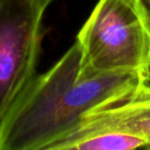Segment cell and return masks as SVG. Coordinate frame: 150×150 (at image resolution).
I'll return each mask as SVG.
<instances>
[{"label":"cell","mask_w":150,"mask_h":150,"mask_svg":"<svg viewBox=\"0 0 150 150\" xmlns=\"http://www.w3.org/2000/svg\"><path fill=\"white\" fill-rule=\"evenodd\" d=\"M140 1H141V4L143 6L144 11H145L146 19H147L148 25H149V29H150V0H140ZM149 80H150V71H149Z\"/></svg>","instance_id":"cell-6"},{"label":"cell","mask_w":150,"mask_h":150,"mask_svg":"<svg viewBox=\"0 0 150 150\" xmlns=\"http://www.w3.org/2000/svg\"><path fill=\"white\" fill-rule=\"evenodd\" d=\"M35 4H37L39 7H41L42 9H44L45 11L46 9V7L48 6V5L52 3V0H32Z\"/></svg>","instance_id":"cell-7"},{"label":"cell","mask_w":150,"mask_h":150,"mask_svg":"<svg viewBox=\"0 0 150 150\" xmlns=\"http://www.w3.org/2000/svg\"><path fill=\"white\" fill-rule=\"evenodd\" d=\"M149 149L146 139L125 132L100 127L81 119L46 150H132Z\"/></svg>","instance_id":"cell-5"},{"label":"cell","mask_w":150,"mask_h":150,"mask_svg":"<svg viewBox=\"0 0 150 150\" xmlns=\"http://www.w3.org/2000/svg\"><path fill=\"white\" fill-rule=\"evenodd\" d=\"M76 41L86 71L138 70L149 77L150 29L140 0H99Z\"/></svg>","instance_id":"cell-2"},{"label":"cell","mask_w":150,"mask_h":150,"mask_svg":"<svg viewBox=\"0 0 150 150\" xmlns=\"http://www.w3.org/2000/svg\"><path fill=\"white\" fill-rule=\"evenodd\" d=\"M81 119L144 138L150 149V84L145 82L134 92L88 112Z\"/></svg>","instance_id":"cell-4"},{"label":"cell","mask_w":150,"mask_h":150,"mask_svg":"<svg viewBox=\"0 0 150 150\" xmlns=\"http://www.w3.org/2000/svg\"><path fill=\"white\" fill-rule=\"evenodd\" d=\"M148 80V75L138 70L86 71L75 41L50 70L35 75L0 125V150H46L88 112Z\"/></svg>","instance_id":"cell-1"},{"label":"cell","mask_w":150,"mask_h":150,"mask_svg":"<svg viewBox=\"0 0 150 150\" xmlns=\"http://www.w3.org/2000/svg\"><path fill=\"white\" fill-rule=\"evenodd\" d=\"M43 13L32 0H0V125L35 77Z\"/></svg>","instance_id":"cell-3"}]
</instances>
